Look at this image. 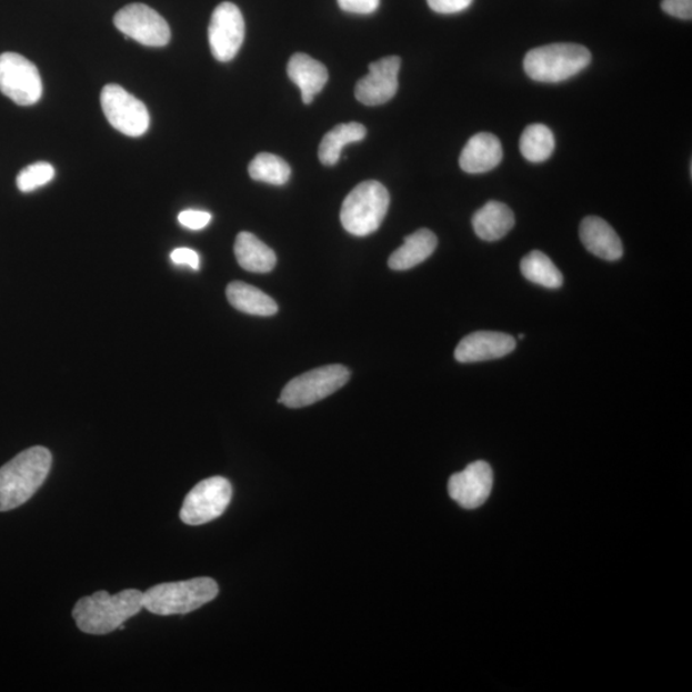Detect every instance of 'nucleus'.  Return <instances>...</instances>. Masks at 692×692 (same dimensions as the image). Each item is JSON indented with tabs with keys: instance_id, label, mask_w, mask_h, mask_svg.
Here are the masks:
<instances>
[{
	"instance_id": "obj_17",
	"label": "nucleus",
	"mask_w": 692,
	"mask_h": 692,
	"mask_svg": "<svg viewBox=\"0 0 692 692\" xmlns=\"http://www.w3.org/2000/svg\"><path fill=\"white\" fill-rule=\"evenodd\" d=\"M288 74L302 91L304 104H311L314 97L321 93L329 81L327 67L303 53H297L290 58Z\"/></svg>"
},
{
	"instance_id": "obj_6",
	"label": "nucleus",
	"mask_w": 692,
	"mask_h": 692,
	"mask_svg": "<svg viewBox=\"0 0 692 692\" xmlns=\"http://www.w3.org/2000/svg\"><path fill=\"white\" fill-rule=\"evenodd\" d=\"M350 379L347 367L323 365L300 374L283 388L279 403L288 408H303L337 393Z\"/></svg>"
},
{
	"instance_id": "obj_31",
	"label": "nucleus",
	"mask_w": 692,
	"mask_h": 692,
	"mask_svg": "<svg viewBox=\"0 0 692 692\" xmlns=\"http://www.w3.org/2000/svg\"><path fill=\"white\" fill-rule=\"evenodd\" d=\"M171 261L177 265H187L194 271L200 269V257L195 250L190 248L174 249L171 253Z\"/></svg>"
},
{
	"instance_id": "obj_14",
	"label": "nucleus",
	"mask_w": 692,
	"mask_h": 692,
	"mask_svg": "<svg viewBox=\"0 0 692 692\" xmlns=\"http://www.w3.org/2000/svg\"><path fill=\"white\" fill-rule=\"evenodd\" d=\"M515 339L508 333L479 331L470 333L458 344L454 357L461 363L499 360L515 349Z\"/></svg>"
},
{
	"instance_id": "obj_2",
	"label": "nucleus",
	"mask_w": 692,
	"mask_h": 692,
	"mask_svg": "<svg viewBox=\"0 0 692 692\" xmlns=\"http://www.w3.org/2000/svg\"><path fill=\"white\" fill-rule=\"evenodd\" d=\"M143 608V593L137 589L123 590L116 595L98 591L81 598L73 608L72 616L80 631L89 635H107L119 630Z\"/></svg>"
},
{
	"instance_id": "obj_21",
	"label": "nucleus",
	"mask_w": 692,
	"mask_h": 692,
	"mask_svg": "<svg viewBox=\"0 0 692 692\" xmlns=\"http://www.w3.org/2000/svg\"><path fill=\"white\" fill-rule=\"evenodd\" d=\"M227 297L235 310L247 314L270 317L279 311L278 303L271 297L245 282L229 283Z\"/></svg>"
},
{
	"instance_id": "obj_7",
	"label": "nucleus",
	"mask_w": 692,
	"mask_h": 692,
	"mask_svg": "<svg viewBox=\"0 0 692 692\" xmlns=\"http://www.w3.org/2000/svg\"><path fill=\"white\" fill-rule=\"evenodd\" d=\"M232 499L229 480L220 477L200 481L190 491L180 511V519L190 526H200L221 517Z\"/></svg>"
},
{
	"instance_id": "obj_1",
	"label": "nucleus",
	"mask_w": 692,
	"mask_h": 692,
	"mask_svg": "<svg viewBox=\"0 0 692 692\" xmlns=\"http://www.w3.org/2000/svg\"><path fill=\"white\" fill-rule=\"evenodd\" d=\"M52 462V453L47 448L32 447L6 463L0 469V512L29 502L47 480Z\"/></svg>"
},
{
	"instance_id": "obj_29",
	"label": "nucleus",
	"mask_w": 692,
	"mask_h": 692,
	"mask_svg": "<svg viewBox=\"0 0 692 692\" xmlns=\"http://www.w3.org/2000/svg\"><path fill=\"white\" fill-rule=\"evenodd\" d=\"M662 10L680 20L692 19V0H663Z\"/></svg>"
},
{
	"instance_id": "obj_3",
	"label": "nucleus",
	"mask_w": 692,
	"mask_h": 692,
	"mask_svg": "<svg viewBox=\"0 0 692 692\" xmlns=\"http://www.w3.org/2000/svg\"><path fill=\"white\" fill-rule=\"evenodd\" d=\"M219 591L210 578L160 583L143 593V606L157 615L188 614L212 602Z\"/></svg>"
},
{
	"instance_id": "obj_10",
	"label": "nucleus",
	"mask_w": 692,
	"mask_h": 692,
	"mask_svg": "<svg viewBox=\"0 0 692 692\" xmlns=\"http://www.w3.org/2000/svg\"><path fill=\"white\" fill-rule=\"evenodd\" d=\"M114 27L127 38L147 47H164L170 43L171 30L163 17L153 8L133 3L123 7L114 16Z\"/></svg>"
},
{
	"instance_id": "obj_9",
	"label": "nucleus",
	"mask_w": 692,
	"mask_h": 692,
	"mask_svg": "<svg viewBox=\"0 0 692 692\" xmlns=\"http://www.w3.org/2000/svg\"><path fill=\"white\" fill-rule=\"evenodd\" d=\"M100 103L108 122L123 136L139 138L148 131L150 117L146 104L122 87L114 83L104 87Z\"/></svg>"
},
{
	"instance_id": "obj_19",
	"label": "nucleus",
	"mask_w": 692,
	"mask_h": 692,
	"mask_svg": "<svg viewBox=\"0 0 692 692\" xmlns=\"http://www.w3.org/2000/svg\"><path fill=\"white\" fill-rule=\"evenodd\" d=\"M514 214L510 207L491 200L474 213L472 224L477 235L485 241L503 239L514 228Z\"/></svg>"
},
{
	"instance_id": "obj_25",
	"label": "nucleus",
	"mask_w": 692,
	"mask_h": 692,
	"mask_svg": "<svg viewBox=\"0 0 692 692\" xmlns=\"http://www.w3.org/2000/svg\"><path fill=\"white\" fill-rule=\"evenodd\" d=\"M249 174L255 181L281 187L289 181L291 169L282 158L270 153H261L250 162Z\"/></svg>"
},
{
	"instance_id": "obj_5",
	"label": "nucleus",
	"mask_w": 692,
	"mask_h": 692,
	"mask_svg": "<svg viewBox=\"0 0 692 692\" xmlns=\"http://www.w3.org/2000/svg\"><path fill=\"white\" fill-rule=\"evenodd\" d=\"M591 62L590 50L579 44H550L530 50L524 71L539 82H562L576 77Z\"/></svg>"
},
{
	"instance_id": "obj_27",
	"label": "nucleus",
	"mask_w": 692,
	"mask_h": 692,
	"mask_svg": "<svg viewBox=\"0 0 692 692\" xmlns=\"http://www.w3.org/2000/svg\"><path fill=\"white\" fill-rule=\"evenodd\" d=\"M212 221V214L205 211L187 210L179 214L181 227L189 230H203Z\"/></svg>"
},
{
	"instance_id": "obj_12",
	"label": "nucleus",
	"mask_w": 692,
	"mask_h": 692,
	"mask_svg": "<svg viewBox=\"0 0 692 692\" xmlns=\"http://www.w3.org/2000/svg\"><path fill=\"white\" fill-rule=\"evenodd\" d=\"M493 482V470L489 463L473 462L450 478L449 495L465 510H477L489 499Z\"/></svg>"
},
{
	"instance_id": "obj_13",
	"label": "nucleus",
	"mask_w": 692,
	"mask_h": 692,
	"mask_svg": "<svg viewBox=\"0 0 692 692\" xmlns=\"http://www.w3.org/2000/svg\"><path fill=\"white\" fill-rule=\"evenodd\" d=\"M400 58L385 57L370 64V73L358 81L355 98L364 106L374 107L389 102L397 94L399 88L398 74Z\"/></svg>"
},
{
	"instance_id": "obj_23",
	"label": "nucleus",
	"mask_w": 692,
	"mask_h": 692,
	"mask_svg": "<svg viewBox=\"0 0 692 692\" xmlns=\"http://www.w3.org/2000/svg\"><path fill=\"white\" fill-rule=\"evenodd\" d=\"M523 278L546 289H560L563 274L550 258L539 250H533L521 261Z\"/></svg>"
},
{
	"instance_id": "obj_22",
	"label": "nucleus",
	"mask_w": 692,
	"mask_h": 692,
	"mask_svg": "<svg viewBox=\"0 0 692 692\" xmlns=\"http://www.w3.org/2000/svg\"><path fill=\"white\" fill-rule=\"evenodd\" d=\"M367 136L363 124L358 122L341 123L323 137L319 149L320 161L324 166L337 164L341 150L350 143L362 141Z\"/></svg>"
},
{
	"instance_id": "obj_30",
	"label": "nucleus",
	"mask_w": 692,
	"mask_h": 692,
	"mask_svg": "<svg viewBox=\"0 0 692 692\" xmlns=\"http://www.w3.org/2000/svg\"><path fill=\"white\" fill-rule=\"evenodd\" d=\"M341 10L355 14H371L378 10L380 0H338Z\"/></svg>"
},
{
	"instance_id": "obj_28",
	"label": "nucleus",
	"mask_w": 692,
	"mask_h": 692,
	"mask_svg": "<svg viewBox=\"0 0 692 692\" xmlns=\"http://www.w3.org/2000/svg\"><path fill=\"white\" fill-rule=\"evenodd\" d=\"M473 0H428L433 12L441 14H454L467 10Z\"/></svg>"
},
{
	"instance_id": "obj_11",
	"label": "nucleus",
	"mask_w": 692,
	"mask_h": 692,
	"mask_svg": "<svg viewBox=\"0 0 692 692\" xmlns=\"http://www.w3.org/2000/svg\"><path fill=\"white\" fill-rule=\"evenodd\" d=\"M245 38V22L239 8L229 2L213 11L208 39L217 61L229 62L237 57Z\"/></svg>"
},
{
	"instance_id": "obj_15",
	"label": "nucleus",
	"mask_w": 692,
	"mask_h": 692,
	"mask_svg": "<svg viewBox=\"0 0 692 692\" xmlns=\"http://www.w3.org/2000/svg\"><path fill=\"white\" fill-rule=\"evenodd\" d=\"M580 239L591 254L604 261H619L623 255L622 241L606 221L590 215L581 222Z\"/></svg>"
},
{
	"instance_id": "obj_4",
	"label": "nucleus",
	"mask_w": 692,
	"mask_h": 692,
	"mask_svg": "<svg viewBox=\"0 0 692 692\" xmlns=\"http://www.w3.org/2000/svg\"><path fill=\"white\" fill-rule=\"evenodd\" d=\"M389 205L388 189L378 181H364L345 198L340 212L341 224L354 237L371 235L381 227Z\"/></svg>"
},
{
	"instance_id": "obj_24",
	"label": "nucleus",
	"mask_w": 692,
	"mask_h": 692,
	"mask_svg": "<svg viewBox=\"0 0 692 692\" xmlns=\"http://www.w3.org/2000/svg\"><path fill=\"white\" fill-rule=\"evenodd\" d=\"M555 148V139L552 130L545 124H530L522 132L520 149L529 162L541 163L552 157Z\"/></svg>"
},
{
	"instance_id": "obj_8",
	"label": "nucleus",
	"mask_w": 692,
	"mask_h": 692,
	"mask_svg": "<svg viewBox=\"0 0 692 692\" xmlns=\"http://www.w3.org/2000/svg\"><path fill=\"white\" fill-rule=\"evenodd\" d=\"M0 91L22 107L38 103L43 82L37 66L21 54H0Z\"/></svg>"
},
{
	"instance_id": "obj_26",
	"label": "nucleus",
	"mask_w": 692,
	"mask_h": 692,
	"mask_svg": "<svg viewBox=\"0 0 692 692\" xmlns=\"http://www.w3.org/2000/svg\"><path fill=\"white\" fill-rule=\"evenodd\" d=\"M54 167L47 162H38L24 167V169L17 177V188L22 193H30V191L37 190L47 185L54 179Z\"/></svg>"
},
{
	"instance_id": "obj_18",
	"label": "nucleus",
	"mask_w": 692,
	"mask_h": 692,
	"mask_svg": "<svg viewBox=\"0 0 692 692\" xmlns=\"http://www.w3.org/2000/svg\"><path fill=\"white\" fill-rule=\"evenodd\" d=\"M438 238L428 229H421L404 239V244L389 258V267L394 271H407L427 261L435 252Z\"/></svg>"
},
{
	"instance_id": "obj_20",
	"label": "nucleus",
	"mask_w": 692,
	"mask_h": 692,
	"mask_svg": "<svg viewBox=\"0 0 692 692\" xmlns=\"http://www.w3.org/2000/svg\"><path fill=\"white\" fill-rule=\"evenodd\" d=\"M237 261L241 269L254 273H269L277 267L278 258L270 247L258 239L253 233L240 232L235 247Z\"/></svg>"
},
{
	"instance_id": "obj_16",
	"label": "nucleus",
	"mask_w": 692,
	"mask_h": 692,
	"mask_svg": "<svg viewBox=\"0 0 692 692\" xmlns=\"http://www.w3.org/2000/svg\"><path fill=\"white\" fill-rule=\"evenodd\" d=\"M503 160L500 140L489 132H480L465 144L460 158L461 169L467 173H485L494 170Z\"/></svg>"
}]
</instances>
